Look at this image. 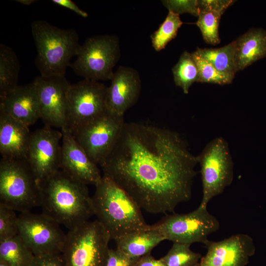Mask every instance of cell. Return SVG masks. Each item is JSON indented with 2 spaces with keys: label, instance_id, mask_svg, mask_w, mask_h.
<instances>
[{
  "label": "cell",
  "instance_id": "52a82bcc",
  "mask_svg": "<svg viewBox=\"0 0 266 266\" xmlns=\"http://www.w3.org/2000/svg\"><path fill=\"white\" fill-rule=\"evenodd\" d=\"M76 56L70 66L77 75L96 81L111 80L120 56L118 38L111 34L88 38L80 45Z\"/></svg>",
  "mask_w": 266,
  "mask_h": 266
},
{
  "label": "cell",
  "instance_id": "ac0fdd59",
  "mask_svg": "<svg viewBox=\"0 0 266 266\" xmlns=\"http://www.w3.org/2000/svg\"><path fill=\"white\" fill-rule=\"evenodd\" d=\"M0 111L29 127L40 119L39 100L34 81L18 85L0 99Z\"/></svg>",
  "mask_w": 266,
  "mask_h": 266
},
{
  "label": "cell",
  "instance_id": "44dd1931",
  "mask_svg": "<svg viewBox=\"0 0 266 266\" xmlns=\"http://www.w3.org/2000/svg\"><path fill=\"white\" fill-rule=\"evenodd\" d=\"M165 238L150 225L145 229L135 231L114 240L116 249L133 261L150 253L151 250Z\"/></svg>",
  "mask_w": 266,
  "mask_h": 266
},
{
  "label": "cell",
  "instance_id": "6da1fadb",
  "mask_svg": "<svg viewBox=\"0 0 266 266\" xmlns=\"http://www.w3.org/2000/svg\"><path fill=\"white\" fill-rule=\"evenodd\" d=\"M198 157L177 133L156 125L125 122L100 165L103 175L151 213L173 212L192 197Z\"/></svg>",
  "mask_w": 266,
  "mask_h": 266
},
{
  "label": "cell",
  "instance_id": "603a6c76",
  "mask_svg": "<svg viewBox=\"0 0 266 266\" xmlns=\"http://www.w3.org/2000/svg\"><path fill=\"white\" fill-rule=\"evenodd\" d=\"M235 40L217 48H200L193 52L205 60L219 71L235 75L237 71L235 60Z\"/></svg>",
  "mask_w": 266,
  "mask_h": 266
},
{
  "label": "cell",
  "instance_id": "5b68a950",
  "mask_svg": "<svg viewBox=\"0 0 266 266\" xmlns=\"http://www.w3.org/2000/svg\"><path fill=\"white\" fill-rule=\"evenodd\" d=\"M110 239L97 219L68 230L61 253L65 266H105Z\"/></svg>",
  "mask_w": 266,
  "mask_h": 266
},
{
  "label": "cell",
  "instance_id": "d590c367",
  "mask_svg": "<svg viewBox=\"0 0 266 266\" xmlns=\"http://www.w3.org/2000/svg\"><path fill=\"white\" fill-rule=\"evenodd\" d=\"M52 2L58 5L70 9L77 15L86 18L88 13L81 9L73 1L71 0H52Z\"/></svg>",
  "mask_w": 266,
  "mask_h": 266
},
{
  "label": "cell",
  "instance_id": "8fae6325",
  "mask_svg": "<svg viewBox=\"0 0 266 266\" xmlns=\"http://www.w3.org/2000/svg\"><path fill=\"white\" fill-rule=\"evenodd\" d=\"M124 123V116L106 111L70 133L91 160L100 165L114 147Z\"/></svg>",
  "mask_w": 266,
  "mask_h": 266
},
{
  "label": "cell",
  "instance_id": "484cf974",
  "mask_svg": "<svg viewBox=\"0 0 266 266\" xmlns=\"http://www.w3.org/2000/svg\"><path fill=\"white\" fill-rule=\"evenodd\" d=\"M182 24L179 14L168 11L165 20L151 35L152 45L154 49L160 51L164 49L177 35L178 30Z\"/></svg>",
  "mask_w": 266,
  "mask_h": 266
},
{
  "label": "cell",
  "instance_id": "836d02e7",
  "mask_svg": "<svg viewBox=\"0 0 266 266\" xmlns=\"http://www.w3.org/2000/svg\"><path fill=\"white\" fill-rule=\"evenodd\" d=\"M134 262L117 249H109L105 266H132Z\"/></svg>",
  "mask_w": 266,
  "mask_h": 266
},
{
  "label": "cell",
  "instance_id": "f1b7e54d",
  "mask_svg": "<svg viewBox=\"0 0 266 266\" xmlns=\"http://www.w3.org/2000/svg\"><path fill=\"white\" fill-rule=\"evenodd\" d=\"M199 72L198 82L217 84L220 85L231 83L234 75L226 74L218 70L210 63L192 53Z\"/></svg>",
  "mask_w": 266,
  "mask_h": 266
},
{
  "label": "cell",
  "instance_id": "4dcf8cb0",
  "mask_svg": "<svg viewBox=\"0 0 266 266\" xmlns=\"http://www.w3.org/2000/svg\"><path fill=\"white\" fill-rule=\"evenodd\" d=\"M162 2L168 11L179 15L188 13L198 16L200 13L198 0H165Z\"/></svg>",
  "mask_w": 266,
  "mask_h": 266
},
{
  "label": "cell",
  "instance_id": "f546056e",
  "mask_svg": "<svg viewBox=\"0 0 266 266\" xmlns=\"http://www.w3.org/2000/svg\"><path fill=\"white\" fill-rule=\"evenodd\" d=\"M16 211L0 203V240L18 234V218Z\"/></svg>",
  "mask_w": 266,
  "mask_h": 266
},
{
  "label": "cell",
  "instance_id": "d6986e66",
  "mask_svg": "<svg viewBox=\"0 0 266 266\" xmlns=\"http://www.w3.org/2000/svg\"><path fill=\"white\" fill-rule=\"evenodd\" d=\"M31 135L29 127L0 111L1 158L26 159Z\"/></svg>",
  "mask_w": 266,
  "mask_h": 266
},
{
  "label": "cell",
  "instance_id": "d6a6232c",
  "mask_svg": "<svg viewBox=\"0 0 266 266\" xmlns=\"http://www.w3.org/2000/svg\"><path fill=\"white\" fill-rule=\"evenodd\" d=\"M29 266H65L61 253L34 256Z\"/></svg>",
  "mask_w": 266,
  "mask_h": 266
},
{
  "label": "cell",
  "instance_id": "74e56055",
  "mask_svg": "<svg viewBox=\"0 0 266 266\" xmlns=\"http://www.w3.org/2000/svg\"><path fill=\"white\" fill-rule=\"evenodd\" d=\"M0 266H9L6 264H5L4 262L0 261Z\"/></svg>",
  "mask_w": 266,
  "mask_h": 266
},
{
  "label": "cell",
  "instance_id": "277c9868",
  "mask_svg": "<svg viewBox=\"0 0 266 266\" xmlns=\"http://www.w3.org/2000/svg\"><path fill=\"white\" fill-rule=\"evenodd\" d=\"M31 26L37 50L35 64L40 75H65L81 45L77 32L43 20L33 21Z\"/></svg>",
  "mask_w": 266,
  "mask_h": 266
},
{
  "label": "cell",
  "instance_id": "8992f818",
  "mask_svg": "<svg viewBox=\"0 0 266 266\" xmlns=\"http://www.w3.org/2000/svg\"><path fill=\"white\" fill-rule=\"evenodd\" d=\"M0 203L20 213L40 206L39 184L26 159H1Z\"/></svg>",
  "mask_w": 266,
  "mask_h": 266
},
{
  "label": "cell",
  "instance_id": "7a4b0ae2",
  "mask_svg": "<svg viewBox=\"0 0 266 266\" xmlns=\"http://www.w3.org/2000/svg\"><path fill=\"white\" fill-rule=\"evenodd\" d=\"M43 213L70 230L94 215L87 185L58 170L38 182Z\"/></svg>",
  "mask_w": 266,
  "mask_h": 266
},
{
  "label": "cell",
  "instance_id": "cb8c5ba5",
  "mask_svg": "<svg viewBox=\"0 0 266 266\" xmlns=\"http://www.w3.org/2000/svg\"><path fill=\"white\" fill-rule=\"evenodd\" d=\"M34 257L18 234L0 240V261L9 266H29Z\"/></svg>",
  "mask_w": 266,
  "mask_h": 266
},
{
  "label": "cell",
  "instance_id": "83f0119b",
  "mask_svg": "<svg viewBox=\"0 0 266 266\" xmlns=\"http://www.w3.org/2000/svg\"><path fill=\"white\" fill-rule=\"evenodd\" d=\"M221 15L216 11H200L196 25L200 29L204 40L208 44L216 45L220 42L218 29Z\"/></svg>",
  "mask_w": 266,
  "mask_h": 266
},
{
  "label": "cell",
  "instance_id": "3957f363",
  "mask_svg": "<svg viewBox=\"0 0 266 266\" xmlns=\"http://www.w3.org/2000/svg\"><path fill=\"white\" fill-rule=\"evenodd\" d=\"M95 186L94 214L111 239L148 227L140 206L112 179L103 175Z\"/></svg>",
  "mask_w": 266,
  "mask_h": 266
},
{
  "label": "cell",
  "instance_id": "2e32d148",
  "mask_svg": "<svg viewBox=\"0 0 266 266\" xmlns=\"http://www.w3.org/2000/svg\"><path fill=\"white\" fill-rule=\"evenodd\" d=\"M60 169L74 180L85 185H95L102 178L97 166L69 131L61 130Z\"/></svg>",
  "mask_w": 266,
  "mask_h": 266
},
{
  "label": "cell",
  "instance_id": "ba28073f",
  "mask_svg": "<svg viewBox=\"0 0 266 266\" xmlns=\"http://www.w3.org/2000/svg\"><path fill=\"white\" fill-rule=\"evenodd\" d=\"M150 227L165 240L173 243L191 245L199 242L206 245L209 241L208 236L219 230L220 223L207 207L200 205L188 213L167 214Z\"/></svg>",
  "mask_w": 266,
  "mask_h": 266
},
{
  "label": "cell",
  "instance_id": "8d00e7d4",
  "mask_svg": "<svg viewBox=\"0 0 266 266\" xmlns=\"http://www.w3.org/2000/svg\"><path fill=\"white\" fill-rule=\"evenodd\" d=\"M16 1L25 5H29L36 1L35 0H17Z\"/></svg>",
  "mask_w": 266,
  "mask_h": 266
},
{
  "label": "cell",
  "instance_id": "d4e9b609",
  "mask_svg": "<svg viewBox=\"0 0 266 266\" xmlns=\"http://www.w3.org/2000/svg\"><path fill=\"white\" fill-rule=\"evenodd\" d=\"M174 81L187 94L191 85L198 82L199 72L192 53L184 51L172 69Z\"/></svg>",
  "mask_w": 266,
  "mask_h": 266
},
{
  "label": "cell",
  "instance_id": "4316f807",
  "mask_svg": "<svg viewBox=\"0 0 266 266\" xmlns=\"http://www.w3.org/2000/svg\"><path fill=\"white\" fill-rule=\"evenodd\" d=\"M189 244L173 243L162 259L166 266H196L202 256L190 249Z\"/></svg>",
  "mask_w": 266,
  "mask_h": 266
},
{
  "label": "cell",
  "instance_id": "e575fe53",
  "mask_svg": "<svg viewBox=\"0 0 266 266\" xmlns=\"http://www.w3.org/2000/svg\"><path fill=\"white\" fill-rule=\"evenodd\" d=\"M132 266H166V265L162 258L156 260L149 253L136 260Z\"/></svg>",
  "mask_w": 266,
  "mask_h": 266
},
{
  "label": "cell",
  "instance_id": "5bb4252c",
  "mask_svg": "<svg viewBox=\"0 0 266 266\" xmlns=\"http://www.w3.org/2000/svg\"><path fill=\"white\" fill-rule=\"evenodd\" d=\"M40 119L45 126L63 129L66 126L68 93L71 84L65 75L36 76Z\"/></svg>",
  "mask_w": 266,
  "mask_h": 266
},
{
  "label": "cell",
  "instance_id": "ffe728a7",
  "mask_svg": "<svg viewBox=\"0 0 266 266\" xmlns=\"http://www.w3.org/2000/svg\"><path fill=\"white\" fill-rule=\"evenodd\" d=\"M235 43L237 71L266 57V32L263 29H250L237 38Z\"/></svg>",
  "mask_w": 266,
  "mask_h": 266
},
{
  "label": "cell",
  "instance_id": "7c38bea8",
  "mask_svg": "<svg viewBox=\"0 0 266 266\" xmlns=\"http://www.w3.org/2000/svg\"><path fill=\"white\" fill-rule=\"evenodd\" d=\"M60 225L43 213L18 215V235L34 256L62 253L66 233Z\"/></svg>",
  "mask_w": 266,
  "mask_h": 266
},
{
  "label": "cell",
  "instance_id": "e0dca14e",
  "mask_svg": "<svg viewBox=\"0 0 266 266\" xmlns=\"http://www.w3.org/2000/svg\"><path fill=\"white\" fill-rule=\"evenodd\" d=\"M139 75L134 69L120 66L114 72L107 88L106 105L109 113L124 116L137 101L141 91Z\"/></svg>",
  "mask_w": 266,
  "mask_h": 266
},
{
  "label": "cell",
  "instance_id": "4fadbf2b",
  "mask_svg": "<svg viewBox=\"0 0 266 266\" xmlns=\"http://www.w3.org/2000/svg\"><path fill=\"white\" fill-rule=\"evenodd\" d=\"M62 137L47 126L32 133L26 160L38 183L60 169Z\"/></svg>",
  "mask_w": 266,
  "mask_h": 266
},
{
  "label": "cell",
  "instance_id": "9a60e30c",
  "mask_svg": "<svg viewBox=\"0 0 266 266\" xmlns=\"http://www.w3.org/2000/svg\"><path fill=\"white\" fill-rule=\"evenodd\" d=\"M205 246L206 253L196 266H246L256 250L252 238L244 233L209 241Z\"/></svg>",
  "mask_w": 266,
  "mask_h": 266
},
{
  "label": "cell",
  "instance_id": "1f68e13d",
  "mask_svg": "<svg viewBox=\"0 0 266 266\" xmlns=\"http://www.w3.org/2000/svg\"><path fill=\"white\" fill-rule=\"evenodd\" d=\"M232 0H198L200 11H213L222 15L234 2Z\"/></svg>",
  "mask_w": 266,
  "mask_h": 266
},
{
  "label": "cell",
  "instance_id": "7402d4cb",
  "mask_svg": "<svg viewBox=\"0 0 266 266\" xmlns=\"http://www.w3.org/2000/svg\"><path fill=\"white\" fill-rule=\"evenodd\" d=\"M20 70L18 58L8 46L0 44V99L13 90L18 85Z\"/></svg>",
  "mask_w": 266,
  "mask_h": 266
},
{
  "label": "cell",
  "instance_id": "30bf717a",
  "mask_svg": "<svg viewBox=\"0 0 266 266\" xmlns=\"http://www.w3.org/2000/svg\"><path fill=\"white\" fill-rule=\"evenodd\" d=\"M107 88L99 81L85 79L71 84L67 96L66 123L63 129L72 133L107 111Z\"/></svg>",
  "mask_w": 266,
  "mask_h": 266
},
{
  "label": "cell",
  "instance_id": "9c48e42d",
  "mask_svg": "<svg viewBox=\"0 0 266 266\" xmlns=\"http://www.w3.org/2000/svg\"><path fill=\"white\" fill-rule=\"evenodd\" d=\"M197 157L202 186V198L200 205L207 207L212 199L222 194L232 184L233 163L229 145L220 136L209 141Z\"/></svg>",
  "mask_w": 266,
  "mask_h": 266
}]
</instances>
